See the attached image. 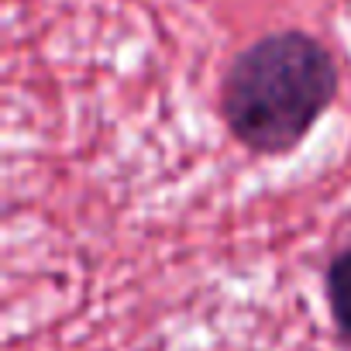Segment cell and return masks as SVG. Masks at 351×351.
I'll use <instances>...</instances> for the list:
<instances>
[{
    "label": "cell",
    "instance_id": "cell-1",
    "mask_svg": "<svg viewBox=\"0 0 351 351\" xmlns=\"http://www.w3.org/2000/svg\"><path fill=\"white\" fill-rule=\"evenodd\" d=\"M341 69L310 32L282 28L245 45L224 69L217 110L231 138L252 155L296 152L334 107Z\"/></svg>",
    "mask_w": 351,
    "mask_h": 351
},
{
    "label": "cell",
    "instance_id": "cell-2",
    "mask_svg": "<svg viewBox=\"0 0 351 351\" xmlns=\"http://www.w3.org/2000/svg\"><path fill=\"white\" fill-rule=\"evenodd\" d=\"M324 293L330 320L341 334V341L351 344V248L337 252L324 269Z\"/></svg>",
    "mask_w": 351,
    "mask_h": 351
}]
</instances>
